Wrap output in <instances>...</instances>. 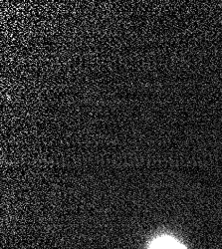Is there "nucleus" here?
<instances>
[{"mask_svg": "<svg viewBox=\"0 0 222 249\" xmlns=\"http://www.w3.org/2000/svg\"><path fill=\"white\" fill-rule=\"evenodd\" d=\"M151 249H184V247L171 237H161L153 243Z\"/></svg>", "mask_w": 222, "mask_h": 249, "instance_id": "f257e3e1", "label": "nucleus"}]
</instances>
